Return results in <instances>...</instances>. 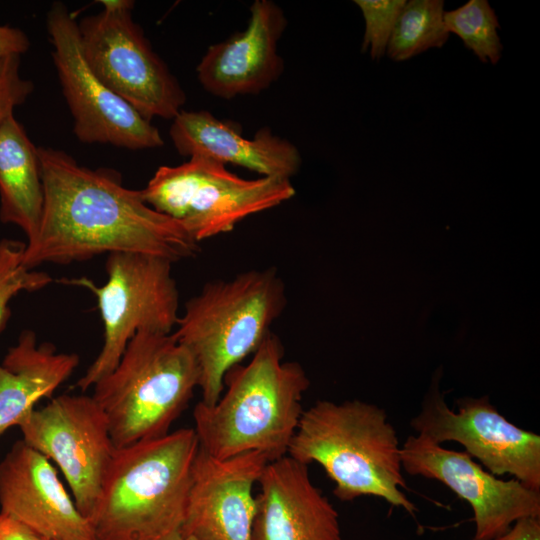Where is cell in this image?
I'll return each mask as SVG.
<instances>
[{
  "label": "cell",
  "mask_w": 540,
  "mask_h": 540,
  "mask_svg": "<svg viewBox=\"0 0 540 540\" xmlns=\"http://www.w3.org/2000/svg\"><path fill=\"white\" fill-rule=\"evenodd\" d=\"M268 462L261 452L219 459L199 447L192 470L184 538L251 540L253 487Z\"/></svg>",
  "instance_id": "obj_14"
},
{
  "label": "cell",
  "mask_w": 540,
  "mask_h": 540,
  "mask_svg": "<svg viewBox=\"0 0 540 540\" xmlns=\"http://www.w3.org/2000/svg\"><path fill=\"white\" fill-rule=\"evenodd\" d=\"M43 201L37 147L13 115L0 126V220L18 226L30 242L40 226Z\"/></svg>",
  "instance_id": "obj_20"
},
{
  "label": "cell",
  "mask_w": 540,
  "mask_h": 540,
  "mask_svg": "<svg viewBox=\"0 0 540 540\" xmlns=\"http://www.w3.org/2000/svg\"><path fill=\"white\" fill-rule=\"evenodd\" d=\"M33 83L21 77L20 55L0 59V126L11 116L14 108L26 101Z\"/></svg>",
  "instance_id": "obj_25"
},
{
  "label": "cell",
  "mask_w": 540,
  "mask_h": 540,
  "mask_svg": "<svg viewBox=\"0 0 540 540\" xmlns=\"http://www.w3.org/2000/svg\"><path fill=\"white\" fill-rule=\"evenodd\" d=\"M53 62L79 141L142 150L164 144L159 130L112 92L90 69L81 49L78 21L62 2L47 13Z\"/></svg>",
  "instance_id": "obj_10"
},
{
  "label": "cell",
  "mask_w": 540,
  "mask_h": 540,
  "mask_svg": "<svg viewBox=\"0 0 540 540\" xmlns=\"http://www.w3.org/2000/svg\"><path fill=\"white\" fill-rule=\"evenodd\" d=\"M141 192L148 205L179 223L197 243L232 231L245 218L296 193L290 179H245L199 156L159 167Z\"/></svg>",
  "instance_id": "obj_7"
},
{
  "label": "cell",
  "mask_w": 540,
  "mask_h": 540,
  "mask_svg": "<svg viewBox=\"0 0 540 540\" xmlns=\"http://www.w3.org/2000/svg\"><path fill=\"white\" fill-rule=\"evenodd\" d=\"M257 484L251 540H342L338 512L308 465L285 455L267 463Z\"/></svg>",
  "instance_id": "obj_17"
},
{
  "label": "cell",
  "mask_w": 540,
  "mask_h": 540,
  "mask_svg": "<svg viewBox=\"0 0 540 540\" xmlns=\"http://www.w3.org/2000/svg\"><path fill=\"white\" fill-rule=\"evenodd\" d=\"M439 369L422 403L421 411L410 424L418 435L436 444L455 441L477 458L488 471L510 474L527 487L540 491V437L508 421L487 396L456 400L457 411L450 409L439 384Z\"/></svg>",
  "instance_id": "obj_12"
},
{
  "label": "cell",
  "mask_w": 540,
  "mask_h": 540,
  "mask_svg": "<svg viewBox=\"0 0 540 540\" xmlns=\"http://www.w3.org/2000/svg\"><path fill=\"white\" fill-rule=\"evenodd\" d=\"M444 23L448 32L456 34L480 61L493 65L499 62L503 50L498 34L500 24L487 0H469L444 12Z\"/></svg>",
  "instance_id": "obj_22"
},
{
  "label": "cell",
  "mask_w": 540,
  "mask_h": 540,
  "mask_svg": "<svg viewBox=\"0 0 540 540\" xmlns=\"http://www.w3.org/2000/svg\"><path fill=\"white\" fill-rule=\"evenodd\" d=\"M444 1H406L396 21L386 53L405 61L430 48H441L449 38L444 23Z\"/></svg>",
  "instance_id": "obj_21"
},
{
  "label": "cell",
  "mask_w": 540,
  "mask_h": 540,
  "mask_svg": "<svg viewBox=\"0 0 540 540\" xmlns=\"http://www.w3.org/2000/svg\"><path fill=\"white\" fill-rule=\"evenodd\" d=\"M365 21L361 51L369 50L373 60L380 59L395 27L406 0H355Z\"/></svg>",
  "instance_id": "obj_24"
},
{
  "label": "cell",
  "mask_w": 540,
  "mask_h": 540,
  "mask_svg": "<svg viewBox=\"0 0 540 540\" xmlns=\"http://www.w3.org/2000/svg\"><path fill=\"white\" fill-rule=\"evenodd\" d=\"M18 427L26 444L56 463L76 507L90 522L116 452L108 421L95 399L57 396L34 409Z\"/></svg>",
  "instance_id": "obj_11"
},
{
  "label": "cell",
  "mask_w": 540,
  "mask_h": 540,
  "mask_svg": "<svg viewBox=\"0 0 540 540\" xmlns=\"http://www.w3.org/2000/svg\"><path fill=\"white\" fill-rule=\"evenodd\" d=\"M286 303L273 268L208 282L185 303L172 334L196 360L203 404L218 401L227 372L260 347Z\"/></svg>",
  "instance_id": "obj_5"
},
{
  "label": "cell",
  "mask_w": 540,
  "mask_h": 540,
  "mask_svg": "<svg viewBox=\"0 0 540 540\" xmlns=\"http://www.w3.org/2000/svg\"><path fill=\"white\" fill-rule=\"evenodd\" d=\"M25 243L0 241V332L10 318L9 304L21 291H36L52 282L47 273L28 269L23 263Z\"/></svg>",
  "instance_id": "obj_23"
},
{
  "label": "cell",
  "mask_w": 540,
  "mask_h": 540,
  "mask_svg": "<svg viewBox=\"0 0 540 540\" xmlns=\"http://www.w3.org/2000/svg\"><path fill=\"white\" fill-rule=\"evenodd\" d=\"M402 468L410 475L435 479L473 511L472 540L504 534L523 517H540V491L517 479L503 480L485 471L466 452L448 450L422 435H410L401 447Z\"/></svg>",
  "instance_id": "obj_13"
},
{
  "label": "cell",
  "mask_w": 540,
  "mask_h": 540,
  "mask_svg": "<svg viewBox=\"0 0 540 540\" xmlns=\"http://www.w3.org/2000/svg\"><path fill=\"white\" fill-rule=\"evenodd\" d=\"M182 540H197V539H195V538H193V537H185V538L182 539Z\"/></svg>",
  "instance_id": "obj_29"
},
{
  "label": "cell",
  "mask_w": 540,
  "mask_h": 540,
  "mask_svg": "<svg viewBox=\"0 0 540 540\" xmlns=\"http://www.w3.org/2000/svg\"><path fill=\"white\" fill-rule=\"evenodd\" d=\"M37 154L44 201L38 232L25 243L28 269L112 253L174 263L199 252V243L179 223L148 205L141 190L123 186L117 172L89 169L53 148L37 147Z\"/></svg>",
  "instance_id": "obj_1"
},
{
  "label": "cell",
  "mask_w": 540,
  "mask_h": 540,
  "mask_svg": "<svg viewBox=\"0 0 540 540\" xmlns=\"http://www.w3.org/2000/svg\"><path fill=\"white\" fill-rule=\"evenodd\" d=\"M490 540H540V517L520 518L504 534Z\"/></svg>",
  "instance_id": "obj_27"
},
{
  "label": "cell",
  "mask_w": 540,
  "mask_h": 540,
  "mask_svg": "<svg viewBox=\"0 0 540 540\" xmlns=\"http://www.w3.org/2000/svg\"><path fill=\"white\" fill-rule=\"evenodd\" d=\"M172 264L146 254L112 253L107 256V281L102 286L86 277L63 281L95 295L104 328L102 348L75 387L86 391L108 375L138 332L172 333L179 318Z\"/></svg>",
  "instance_id": "obj_8"
},
{
  "label": "cell",
  "mask_w": 540,
  "mask_h": 540,
  "mask_svg": "<svg viewBox=\"0 0 540 540\" xmlns=\"http://www.w3.org/2000/svg\"><path fill=\"white\" fill-rule=\"evenodd\" d=\"M29 47V38L21 29L0 25V59L9 55H21Z\"/></svg>",
  "instance_id": "obj_26"
},
{
  "label": "cell",
  "mask_w": 540,
  "mask_h": 540,
  "mask_svg": "<svg viewBox=\"0 0 540 540\" xmlns=\"http://www.w3.org/2000/svg\"><path fill=\"white\" fill-rule=\"evenodd\" d=\"M0 540H49L0 511Z\"/></svg>",
  "instance_id": "obj_28"
},
{
  "label": "cell",
  "mask_w": 540,
  "mask_h": 540,
  "mask_svg": "<svg viewBox=\"0 0 540 540\" xmlns=\"http://www.w3.org/2000/svg\"><path fill=\"white\" fill-rule=\"evenodd\" d=\"M199 441L193 428L116 449L90 521L95 540H182Z\"/></svg>",
  "instance_id": "obj_3"
},
{
  "label": "cell",
  "mask_w": 540,
  "mask_h": 540,
  "mask_svg": "<svg viewBox=\"0 0 540 540\" xmlns=\"http://www.w3.org/2000/svg\"><path fill=\"white\" fill-rule=\"evenodd\" d=\"M319 464L341 501L379 497L413 515L416 506L401 491V447L386 412L360 400H319L304 410L288 454Z\"/></svg>",
  "instance_id": "obj_4"
},
{
  "label": "cell",
  "mask_w": 540,
  "mask_h": 540,
  "mask_svg": "<svg viewBox=\"0 0 540 540\" xmlns=\"http://www.w3.org/2000/svg\"><path fill=\"white\" fill-rule=\"evenodd\" d=\"M199 377L195 358L172 333L138 332L93 386L116 449L168 434Z\"/></svg>",
  "instance_id": "obj_6"
},
{
  "label": "cell",
  "mask_w": 540,
  "mask_h": 540,
  "mask_svg": "<svg viewBox=\"0 0 540 540\" xmlns=\"http://www.w3.org/2000/svg\"><path fill=\"white\" fill-rule=\"evenodd\" d=\"M169 129L171 141L182 156L204 157L231 164L261 176L291 179L302 165L299 150L270 128L245 138L238 126L218 119L208 111L181 110Z\"/></svg>",
  "instance_id": "obj_18"
},
{
  "label": "cell",
  "mask_w": 540,
  "mask_h": 540,
  "mask_svg": "<svg viewBox=\"0 0 540 540\" xmlns=\"http://www.w3.org/2000/svg\"><path fill=\"white\" fill-rule=\"evenodd\" d=\"M79 361L77 354L38 343L35 332L24 330L0 362V436L19 426L41 399L50 398Z\"/></svg>",
  "instance_id": "obj_19"
},
{
  "label": "cell",
  "mask_w": 540,
  "mask_h": 540,
  "mask_svg": "<svg viewBox=\"0 0 540 540\" xmlns=\"http://www.w3.org/2000/svg\"><path fill=\"white\" fill-rule=\"evenodd\" d=\"M283 357L271 332L246 365L227 372L215 404H196L193 429L202 450L219 459L256 451L273 461L288 454L310 380L299 363Z\"/></svg>",
  "instance_id": "obj_2"
},
{
  "label": "cell",
  "mask_w": 540,
  "mask_h": 540,
  "mask_svg": "<svg viewBox=\"0 0 540 540\" xmlns=\"http://www.w3.org/2000/svg\"><path fill=\"white\" fill-rule=\"evenodd\" d=\"M103 10L78 22L83 56L93 73L143 117L173 119L186 95L133 20L131 0H102Z\"/></svg>",
  "instance_id": "obj_9"
},
{
  "label": "cell",
  "mask_w": 540,
  "mask_h": 540,
  "mask_svg": "<svg viewBox=\"0 0 540 540\" xmlns=\"http://www.w3.org/2000/svg\"><path fill=\"white\" fill-rule=\"evenodd\" d=\"M286 27L281 7L271 0H255L246 28L210 45L201 58L196 73L203 89L231 100L269 88L284 70L278 43Z\"/></svg>",
  "instance_id": "obj_15"
},
{
  "label": "cell",
  "mask_w": 540,
  "mask_h": 540,
  "mask_svg": "<svg viewBox=\"0 0 540 540\" xmlns=\"http://www.w3.org/2000/svg\"><path fill=\"white\" fill-rule=\"evenodd\" d=\"M0 511L49 540H95L50 460L22 439L0 461Z\"/></svg>",
  "instance_id": "obj_16"
}]
</instances>
